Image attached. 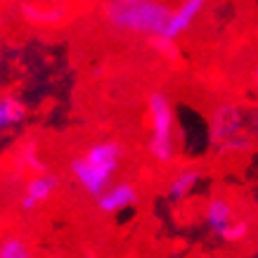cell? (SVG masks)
<instances>
[{"label":"cell","mask_w":258,"mask_h":258,"mask_svg":"<svg viewBox=\"0 0 258 258\" xmlns=\"http://www.w3.org/2000/svg\"><path fill=\"white\" fill-rule=\"evenodd\" d=\"M123 142L114 138H102L81 149L69 161V175L76 187L88 197H100L116 180V173L123 164Z\"/></svg>","instance_id":"obj_1"},{"label":"cell","mask_w":258,"mask_h":258,"mask_svg":"<svg viewBox=\"0 0 258 258\" xmlns=\"http://www.w3.org/2000/svg\"><path fill=\"white\" fill-rule=\"evenodd\" d=\"M173 8L161 0H104L100 5L102 22L109 29L142 38H164Z\"/></svg>","instance_id":"obj_2"},{"label":"cell","mask_w":258,"mask_h":258,"mask_svg":"<svg viewBox=\"0 0 258 258\" xmlns=\"http://www.w3.org/2000/svg\"><path fill=\"white\" fill-rule=\"evenodd\" d=\"M206 140L213 154L218 157H232L244 154L251 149L249 118L246 107L237 102H220L209 114V128H206Z\"/></svg>","instance_id":"obj_3"},{"label":"cell","mask_w":258,"mask_h":258,"mask_svg":"<svg viewBox=\"0 0 258 258\" xmlns=\"http://www.w3.org/2000/svg\"><path fill=\"white\" fill-rule=\"evenodd\" d=\"M147 157L159 166H168L178 157L175 142V107L164 90H152L147 97Z\"/></svg>","instance_id":"obj_4"},{"label":"cell","mask_w":258,"mask_h":258,"mask_svg":"<svg viewBox=\"0 0 258 258\" xmlns=\"http://www.w3.org/2000/svg\"><path fill=\"white\" fill-rule=\"evenodd\" d=\"M204 227L223 244H242L249 237L251 227L244 218H239L235 204L223 195H213L204 204L202 211Z\"/></svg>","instance_id":"obj_5"},{"label":"cell","mask_w":258,"mask_h":258,"mask_svg":"<svg viewBox=\"0 0 258 258\" xmlns=\"http://www.w3.org/2000/svg\"><path fill=\"white\" fill-rule=\"evenodd\" d=\"M140 204V189L131 180H114L100 197H95V209L102 216H118L123 211H131Z\"/></svg>","instance_id":"obj_6"},{"label":"cell","mask_w":258,"mask_h":258,"mask_svg":"<svg viewBox=\"0 0 258 258\" xmlns=\"http://www.w3.org/2000/svg\"><path fill=\"white\" fill-rule=\"evenodd\" d=\"M59 189V178L55 173L43 171V173H33L31 178L24 182L22 195H19V211L22 213H33L38 211L43 204H47Z\"/></svg>","instance_id":"obj_7"},{"label":"cell","mask_w":258,"mask_h":258,"mask_svg":"<svg viewBox=\"0 0 258 258\" xmlns=\"http://www.w3.org/2000/svg\"><path fill=\"white\" fill-rule=\"evenodd\" d=\"M204 8H206V0H180L178 8H173L171 12V22H168V31L164 38L166 40H178L180 36L195 26V22L202 17Z\"/></svg>","instance_id":"obj_8"},{"label":"cell","mask_w":258,"mask_h":258,"mask_svg":"<svg viewBox=\"0 0 258 258\" xmlns=\"http://www.w3.org/2000/svg\"><path fill=\"white\" fill-rule=\"evenodd\" d=\"M19 15L26 24L38 26V29H55L62 26L69 17V10L62 5H38V3H22Z\"/></svg>","instance_id":"obj_9"},{"label":"cell","mask_w":258,"mask_h":258,"mask_svg":"<svg viewBox=\"0 0 258 258\" xmlns=\"http://www.w3.org/2000/svg\"><path fill=\"white\" fill-rule=\"evenodd\" d=\"M202 182V171L197 166H182L171 175L166 185V197L171 202H185L187 197L195 195V189Z\"/></svg>","instance_id":"obj_10"},{"label":"cell","mask_w":258,"mask_h":258,"mask_svg":"<svg viewBox=\"0 0 258 258\" xmlns=\"http://www.w3.org/2000/svg\"><path fill=\"white\" fill-rule=\"evenodd\" d=\"M26 118H29V107L22 97H17L12 93L0 95V131L3 133L22 128Z\"/></svg>","instance_id":"obj_11"},{"label":"cell","mask_w":258,"mask_h":258,"mask_svg":"<svg viewBox=\"0 0 258 258\" xmlns=\"http://www.w3.org/2000/svg\"><path fill=\"white\" fill-rule=\"evenodd\" d=\"M0 258H36V253L24 237L5 235L0 239Z\"/></svg>","instance_id":"obj_12"},{"label":"cell","mask_w":258,"mask_h":258,"mask_svg":"<svg viewBox=\"0 0 258 258\" xmlns=\"http://www.w3.org/2000/svg\"><path fill=\"white\" fill-rule=\"evenodd\" d=\"M19 166H26V168H29V171H33V173L47 171V164L40 159L36 142H26V145L22 147V152H19Z\"/></svg>","instance_id":"obj_13"},{"label":"cell","mask_w":258,"mask_h":258,"mask_svg":"<svg viewBox=\"0 0 258 258\" xmlns=\"http://www.w3.org/2000/svg\"><path fill=\"white\" fill-rule=\"evenodd\" d=\"M149 45L154 47V52L159 57H164L168 62H175L180 57V47H178V40H166V38H152Z\"/></svg>","instance_id":"obj_14"},{"label":"cell","mask_w":258,"mask_h":258,"mask_svg":"<svg viewBox=\"0 0 258 258\" xmlns=\"http://www.w3.org/2000/svg\"><path fill=\"white\" fill-rule=\"evenodd\" d=\"M246 118H249V133H251V138L258 142V107H249V109H246Z\"/></svg>","instance_id":"obj_15"},{"label":"cell","mask_w":258,"mask_h":258,"mask_svg":"<svg viewBox=\"0 0 258 258\" xmlns=\"http://www.w3.org/2000/svg\"><path fill=\"white\" fill-rule=\"evenodd\" d=\"M251 79H253V90H256V95H258V67L253 69V76H251Z\"/></svg>","instance_id":"obj_16"},{"label":"cell","mask_w":258,"mask_h":258,"mask_svg":"<svg viewBox=\"0 0 258 258\" xmlns=\"http://www.w3.org/2000/svg\"><path fill=\"white\" fill-rule=\"evenodd\" d=\"M256 258H258V246H256Z\"/></svg>","instance_id":"obj_17"},{"label":"cell","mask_w":258,"mask_h":258,"mask_svg":"<svg viewBox=\"0 0 258 258\" xmlns=\"http://www.w3.org/2000/svg\"><path fill=\"white\" fill-rule=\"evenodd\" d=\"M52 258H59V256H52Z\"/></svg>","instance_id":"obj_18"}]
</instances>
